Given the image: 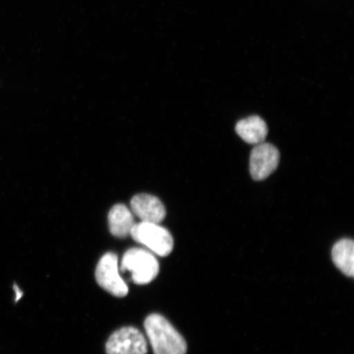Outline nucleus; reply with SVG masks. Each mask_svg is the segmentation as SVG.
<instances>
[{
    "label": "nucleus",
    "instance_id": "obj_10",
    "mask_svg": "<svg viewBox=\"0 0 354 354\" xmlns=\"http://www.w3.org/2000/svg\"><path fill=\"white\" fill-rule=\"evenodd\" d=\"M332 259L345 276L354 275V243L351 239L339 241L332 250Z\"/></svg>",
    "mask_w": 354,
    "mask_h": 354
},
{
    "label": "nucleus",
    "instance_id": "obj_9",
    "mask_svg": "<svg viewBox=\"0 0 354 354\" xmlns=\"http://www.w3.org/2000/svg\"><path fill=\"white\" fill-rule=\"evenodd\" d=\"M108 219L110 232L118 238L130 236L136 224L131 211L124 205L113 206L109 212Z\"/></svg>",
    "mask_w": 354,
    "mask_h": 354
},
{
    "label": "nucleus",
    "instance_id": "obj_5",
    "mask_svg": "<svg viewBox=\"0 0 354 354\" xmlns=\"http://www.w3.org/2000/svg\"><path fill=\"white\" fill-rule=\"evenodd\" d=\"M108 354H147V340L135 327L128 326L115 331L106 344Z\"/></svg>",
    "mask_w": 354,
    "mask_h": 354
},
{
    "label": "nucleus",
    "instance_id": "obj_1",
    "mask_svg": "<svg viewBox=\"0 0 354 354\" xmlns=\"http://www.w3.org/2000/svg\"><path fill=\"white\" fill-rule=\"evenodd\" d=\"M145 329L154 354H185L187 344L185 339L165 317L149 315L145 322Z\"/></svg>",
    "mask_w": 354,
    "mask_h": 354
},
{
    "label": "nucleus",
    "instance_id": "obj_2",
    "mask_svg": "<svg viewBox=\"0 0 354 354\" xmlns=\"http://www.w3.org/2000/svg\"><path fill=\"white\" fill-rule=\"evenodd\" d=\"M122 272H129L133 282L146 285L153 281L159 272V263L151 252L133 248L124 254L121 263Z\"/></svg>",
    "mask_w": 354,
    "mask_h": 354
},
{
    "label": "nucleus",
    "instance_id": "obj_6",
    "mask_svg": "<svg viewBox=\"0 0 354 354\" xmlns=\"http://www.w3.org/2000/svg\"><path fill=\"white\" fill-rule=\"evenodd\" d=\"M280 153L275 146L268 143L256 145L250 154V174L255 180H263L275 171Z\"/></svg>",
    "mask_w": 354,
    "mask_h": 354
},
{
    "label": "nucleus",
    "instance_id": "obj_4",
    "mask_svg": "<svg viewBox=\"0 0 354 354\" xmlns=\"http://www.w3.org/2000/svg\"><path fill=\"white\" fill-rule=\"evenodd\" d=\"M95 278L99 286L116 297H125L128 286L118 271V256L107 253L102 257L95 271Z\"/></svg>",
    "mask_w": 354,
    "mask_h": 354
},
{
    "label": "nucleus",
    "instance_id": "obj_8",
    "mask_svg": "<svg viewBox=\"0 0 354 354\" xmlns=\"http://www.w3.org/2000/svg\"><path fill=\"white\" fill-rule=\"evenodd\" d=\"M236 131L238 136L246 143L256 145L264 142L268 128L263 118L251 116L239 121Z\"/></svg>",
    "mask_w": 354,
    "mask_h": 354
},
{
    "label": "nucleus",
    "instance_id": "obj_3",
    "mask_svg": "<svg viewBox=\"0 0 354 354\" xmlns=\"http://www.w3.org/2000/svg\"><path fill=\"white\" fill-rule=\"evenodd\" d=\"M130 236L137 243L145 245L150 252L160 257L169 255L174 247L171 234L158 223L141 221L133 227Z\"/></svg>",
    "mask_w": 354,
    "mask_h": 354
},
{
    "label": "nucleus",
    "instance_id": "obj_7",
    "mask_svg": "<svg viewBox=\"0 0 354 354\" xmlns=\"http://www.w3.org/2000/svg\"><path fill=\"white\" fill-rule=\"evenodd\" d=\"M131 207L133 214L145 223H160L165 219L166 209L157 197L148 194H136L132 198Z\"/></svg>",
    "mask_w": 354,
    "mask_h": 354
}]
</instances>
